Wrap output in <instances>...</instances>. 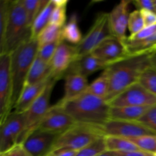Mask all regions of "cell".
Segmentation results:
<instances>
[{"mask_svg":"<svg viewBox=\"0 0 156 156\" xmlns=\"http://www.w3.org/2000/svg\"><path fill=\"white\" fill-rule=\"evenodd\" d=\"M154 53L146 52L129 55L105 69L109 79V90L105 98L108 103L125 89L138 82L142 73L152 66V56Z\"/></svg>","mask_w":156,"mask_h":156,"instance_id":"1","label":"cell"},{"mask_svg":"<svg viewBox=\"0 0 156 156\" xmlns=\"http://www.w3.org/2000/svg\"><path fill=\"white\" fill-rule=\"evenodd\" d=\"M77 123L103 128L110 120L111 105L88 92L64 103L57 102Z\"/></svg>","mask_w":156,"mask_h":156,"instance_id":"2","label":"cell"},{"mask_svg":"<svg viewBox=\"0 0 156 156\" xmlns=\"http://www.w3.org/2000/svg\"><path fill=\"white\" fill-rule=\"evenodd\" d=\"M31 39L30 27L21 0H11L9 20L5 37L0 41V55L11 53Z\"/></svg>","mask_w":156,"mask_h":156,"instance_id":"3","label":"cell"},{"mask_svg":"<svg viewBox=\"0 0 156 156\" xmlns=\"http://www.w3.org/2000/svg\"><path fill=\"white\" fill-rule=\"evenodd\" d=\"M38 49L37 40L31 38L10 53L11 73L14 86V107L24 89L30 67L37 56Z\"/></svg>","mask_w":156,"mask_h":156,"instance_id":"4","label":"cell"},{"mask_svg":"<svg viewBox=\"0 0 156 156\" xmlns=\"http://www.w3.org/2000/svg\"><path fill=\"white\" fill-rule=\"evenodd\" d=\"M105 136L101 127L76 123L73 126L60 134L52 152L58 149H68L78 152L98 139Z\"/></svg>","mask_w":156,"mask_h":156,"instance_id":"5","label":"cell"},{"mask_svg":"<svg viewBox=\"0 0 156 156\" xmlns=\"http://www.w3.org/2000/svg\"><path fill=\"white\" fill-rule=\"evenodd\" d=\"M59 80V79L53 76L41 95L37 98V100L30 105V108L25 112L23 113L25 126H24V131L20 140V144L24 141L25 137L32 130L36 129L40 122L42 120L50 108L51 106L50 105V101L52 92L55 85Z\"/></svg>","mask_w":156,"mask_h":156,"instance_id":"6","label":"cell"},{"mask_svg":"<svg viewBox=\"0 0 156 156\" xmlns=\"http://www.w3.org/2000/svg\"><path fill=\"white\" fill-rule=\"evenodd\" d=\"M14 86L10 53L0 55V124L13 111Z\"/></svg>","mask_w":156,"mask_h":156,"instance_id":"7","label":"cell"},{"mask_svg":"<svg viewBox=\"0 0 156 156\" xmlns=\"http://www.w3.org/2000/svg\"><path fill=\"white\" fill-rule=\"evenodd\" d=\"M110 36L112 34L108 23V13H100L80 44L75 46L76 59L92 53L98 44Z\"/></svg>","mask_w":156,"mask_h":156,"instance_id":"8","label":"cell"},{"mask_svg":"<svg viewBox=\"0 0 156 156\" xmlns=\"http://www.w3.org/2000/svg\"><path fill=\"white\" fill-rule=\"evenodd\" d=\"M24 114L12 111L0 124V153H5L16 145L24 131Z\"/></svg>","mask_w":156,"mask_h":156,"instance_id":"9","label":"cell"},{"mask_svg":"<svg viewBox=\"0 0 156 156\" xmlns=\"http://www.w3.org/2000/svg\"><path fill=\"white\" fill-rule=\"evenodd\" d=\"M60 134L35 129L21 143L30 156H48Z\"/></svg>","mask_w":156,"mask_h":156,"instance_id":"10","label":"cell"},{"mask_svg":"<svg viewBox=\"0 0 156 156\" xmlns=\"http://www.w3.org/2000/svg\"><path fill=\"white\" fill-rule=\"evenodd\" d=\"M109 105L111 107H150L156 105V95L137 82L118 94Z\"/></svg>","mask_w":156,"mask_h":156,"instance_id":"11","label":"cell"},{"mask_svg":"<svg viewBox=\"0 0 156 156\" xmlns=\"http://www.w3.org/2000/svg\"><path fill=\"white\" fill-rule=\"evenodd\" d=\"M74 119L57 103L50 107L36 129L62 134L74 126Z\"/></svg>","mask_w":156,"mask_h":156,"instance_id":"12","label":"cell"},{"mask_svg":"<svg viewBox=\"0 0 156 156\" xmlns=\"http://www.w3.org/2000/svg\"><path fill=\"white\" fill-rule=\"evenodd\" d=\"M105 136H114L126 139H133L143 136L156 135L153 131L139 121L110 120L102 128Z\"/></svg>","mask_w":156,"mask_h":156,"instance_id":"13","label":"cell"},{"mask_svg":"<svg viewBox=\"0 0 156 156\" xmlns=\"http://www.w3.org/2000/svg\"><path fill=\"white\" fill-rule=\"evenodd\" d=\"M91 53L108 66L129 55L123 41L113 35L104 40Z\"/></svg>","mask_w":156,"mask_h":156,"instance_id":"14","label":"cell"},{"mask_svg":"<svg viewBox=\"0 0 156 156\" xmlns=\"http://www.w3.org/2000/svg\"><path fill=\"white\" fill-rule=\"evenodd\" d=\"M76 59V51L75 46L62 40L50 62L52 76L59 79L64 78L67 70Z\"/></svg>","mask_w":156,"mask_h":156,"instance_id":"15","label":"cell"},{"mask_svg":"<svg viewBox=\"0 0 156 156\" xmlns=\"http://www.w3.org/2000/svg\"><path fill=\"white\" fill-rule=\"evenodd\" d=\"M130 2L123 0L116 5L108 13V23L113 36L123 40L126 37V31L129 21V4Z\"/></svg>","mask_w":156,"mask_h":156,"instance_id":"16","label":"cell"},{"mask_svg":"<svg viewBox=\"0 0 156 156\" xmlns=\"http://www.w3.org/2000/svg\"><path fill=\"white\" fill-rule=\"evenodd\" d=\"M65 86H64L63 98L59 101L64 103L73 100L85 93L89 85L87 78L75 73H68L64 76Z\"/></svg>","mask_w":156,"mask_h":156,"instance_id":"17","label":"cell"},{"mask_svg":"<svg viewBox=\"0 0 156 156\" xmlns=\"http://www.w3.org/2000/svg\"><path fill=\"white\" fill-rule=\"evenodd\" d=\"M107 67L108 66L105 62L100 60L92 53H90V54L85 55V56L76 59L70 66L66 73H78L83 76L84 77L88 78L95 72L101 69L105 70Z\"/></svg>","mask_w":156,"mask_h":156,"instance_id":"18","label":"cell"},{"mask_svg":"<svg viewBox=\"0 0 156 156\" xmlns=\"http://www.w3.org/2000/svg\"><path fill=\"white\" fill-rule=\"evenodd\" d=\"M53 76L47 80L41 82L35 85L24 87L20 95L19 98L17 101L13 111L19 114H23L30 107V105L37 100L38 97L44 91L47 85H48Z\"/></svg>","mask_w":156,"mask_h":156,"instance_id":"19","label":"cell"},{"mask_svg":"<svg viewBox=\"0 0 156 156\" xmlns=\"http://www.w3.org/2000/svg\"><path fill=\"white\" fill-rule=\"evenodd\" d=\"M51 76L52 70L50 62H45L37 56L27 75L24 87L44 82Z\"/></svg>","mask_w":156,"mask_h":156,"instance_id":"20","label":"cell"},{"mask_svg":"<svg viewBox=\"0 0 156 156\" xmlns=\"http://www.w3.org/2000/svg\"><path fill=\"white\" fill-rule=\"evenodd\" d=\"M149 107H111L110 120L138 121Z\"/></svg>","mask_w":156,"mask_h":156,"instance_id":"21","label":"cell"},{"mask_svg":"<svg viewBox=\"0 0 156 156\" xmlns=\"http://www.w3.org/2000/svg\"><path fill=\"white\" fill-rule=\"evenodd\" d=\"M129 55L152 52L156 53V33L143 40L134 41L126 37L123 40Z\"/></svg>","mask_w":156,"mask_h":156,"instance_id":"22","label":"cell"},{"mask_svg":"<svg viewBox=\"0 0 156 156\" xmlns=\"http://www.w3.org/2000/svg\"><path fill=\"white\" fill-rule=\"evenodd\" d=\"M62 39L73 46L79 45L83 39L76 14L72 15L62 28Z\"/></svg>","mask_w":156,"mask_h":156,"instance_id":"23","label":"cell"},{"mask_svg":"<svg viewBox=\"0 0 156 156\" xmlns=\"http://www.w3.org/2000/svg\"><path fill=\"white\" fill-rule=\"evenodd\" d=\"M56 6V0H50L48 4L40 12L31 27V38L37 39L41 32L50 23L52 14Z\"/></svg>","mask_w":156,"mask_h":156,"instance_id":"24","label":"cell"},{"mask_svg":"<svg viewBox=\"0 0 156 156\" xmlns=\"http://www.w3.org/2000/svg\"><path fill=\"white\" fill-rule=\"evenodd\" d=\"M107 150L118 153H126L140 150L129 139L114 136H105Z\"/></svg>","mask_w":156,"mask_h":156,"instance_id":"25","label":"cell"},{"mask_svg":"<svg viewBox=\"0 0 156 156\" xmlns=\"http://www.w3.org/2000/svg\"><path fill=\"white\" fill-rule=\"evenodd\" d=\"M108 90H109V79H108V73L105 69L95 80L89 84L87 92L105 100L108 95Z\"/></svg>","mask_w":156,"mask_h":156,"instance_id":"26","label":"cell"},{"mask_svg":"<svg viewBox=\"0 0 156 156\" xmlns=\"http://www.w3.org/2000/svg\"><path fill=\"white\" fill-rule=\"evenodd\" d=\"M50 0H21L30 27L40 12L47 6Z\"/></svg>","mask_w":156,"mask_h":156,"instance_id":"27","label":"cell"},{"mask_svg":"<svg viewBox=\"0 0 156 156\" xmlns=\"http://www.w3.org/2000/svg\"><path fill=\"white\" fill-rule=\"evenodd\" d=\"M62 27L51 24L47 26L37 37L39 46L49 44L62 38Z\"/></svg>","mask_w":156,"mask_h":156,"instance_id":"28","label":"cell"},{"mask_svg":"<svg viewBox=\"0 0 156 156\" xmlns=\"http://www.w3.org/2000/svg\"><path fill=\"white\" fill-rule=\"evenodd\" d=\"M106 150L105 136H103L78 151L76 156H98Z\"/></svg>","mask_w":156,"mask_h":156,"instance_id":"29","label":"cell"},{"mask_svg":"<svg viewBox=\"0 0 156 156\" xmlns=\"http://www.w3.org/2000/svg\"><path fill=\"white\" fill-rule=\"evenodd\" d=\"M139 83L148 91L156 95V68L153 66L146 69L140 76Z\"/></svg>","mask_w":156,"mask_h":156,"instance_id":"30","label":"cell"},{"mask_svg":"<svg viewBox=\"0 0 156 156\" xmlns=\"http://www.w3.org/2000/svg\"><path fill=\"white\" fill-rule=\"evenodd\" d=\"M67 4L68 1L66 0H56V6L52 14L50 24L63 27L66 23Z\"/></svg>","mask_w":156,"mask_h":156,"instance_id":"31","label":"cell"},{"mask_svg":"<svg viewBox=\"0 0 156 156\" xmlns=\"http://www.w3.org/2000/svg\"><path fill=\"white\" fill-rule=\"evenodd\" d=\"M140 150L147 153H156V135L143 136L137 138L129 139Z\"/></svg>","mask_w":156,"mask_h":156,"instance_id":"32","label":"cell"},{"mask_svg":"<svg viewBox=\"0 0 156 156\" xmlns=\"http://www.w3.org/2000/svg\"><path fill=\"white\" fill-rule=\"evenodd\" d=\"M144 27V20L141 11L136 9L135 11L129 13V21H128V29L130 33L129 36L136 34Z\"/></svg>","mask_w":156,"mask_h":156,"instance_id":"33","label":"cell"},{"mask_svg":"<svg viewBox=\"0 0 156 156\" xmlns=\"http://www.w3.org/2000/svg\"><path fill=\"white\" fill-rule=\"evenodd\" d=\"M62 40V38H60V39H58L53 42L49 43V44L39 46L37 52L38 57L41 58L45 62H50Z\"/></svg>","mask_w":156,"mask_h":156,"instance_id":"34","label":"cell"},{"mask_svg":"<svg viewBox=\"0 0 156 156\" xmlns=\"http://www.w3.org/2000/svg\"><path fill=\"white\" fill-rule=\"evenodd\" d=\"M11 0L0 1V41L3 40L5 34L10 11Z\"/></svg>","mask_w":156,"mask_h":156,"instance_id":"35","label":"cell"},{"mask_svg":"<svg viewBox=\"0 0 156 156\" xmlns=\"http://www.w3.org/2000/svg\"><path fill=\"white\" fill-rule=\"evenodd\" d=\"M138 121L156 133V105L149 107Z\"/></svg>","mask_w":156,"mask_h":156,"instance_id":"36","label":"cell"},{"mask_svg":"<svg viewBox=\"0 0 156 156\" xmlns=\"http://www.w3.org/2000/svg\"><path fill=\"white\" fill-rule=\"evenodd\" d=\"M156 33V24L154 25L149 26V27H145L141 31L139 32L133 36H129L128 37L130 40H134V41H139V40H143L149 37L152 36L154 34Z\"/></svg>","mask_w":156,"mask_h":156,"instance_id":"37","label":"cell"},{"mask_svg":"<svg viewBox=\"0 0 156 156\" xmlns=\"http://www.w3.org/2000/svg\"><path fill=\"white\" fill-rule=\"evenodd\" d=\"M132 2L137 10L154 12L155 9L154 0H134Z\"/></svg>","mask_w":156,"mask_h":156,"instance_id":"38","label":"cell"},{"mask_svg":"<svg viewBox=\"0 0 156 156\" xmlns=\"http://www.w3.org/2000/svg\"><path fill=\"white\" fill-rule=\"evenodd\" d=\"M3 156H30L22 144H18L5 153H0Z\"/></svg>","mask_w":156,"mask_h":156,"instance_id":"39","label":"cell"},{"mask_svg":"<svg viewBox=\"0 0 156 156\" xmlns=\"http://www.w3.org/2000/svg\"><path fill=\"white\" fill-rule=\"evenodd\" d=\"M144 20L145 27L156 24V14L154 12L150 11H141Z\"/></svg>","mask_w":156,"mask_h":156,"instance_id":"40","label":"cell"},{"mask_svg":"<svg viewBox=\"0 0 156 156\" xmlns=\"http://www.w3.org/2000/svg\"><path fill=\"white\" fill-rule=\"evenodd\" d=\"M76 151L68 149H58L52 152L48 156H76Z\"/></svg>","mask_w":156,"mask_h":156,"instance_id":"41","label":"cell"},{"mask_svg":"<svg viewBox=\"0 0 156 156\" xmlns=\"http://www.w3.org/2000/svg\"><path fill=\"white\" fill-rule=\"evenodd\" d=\"M120 156H153V155L143 152L141 150H137L134 152H126V153H120Z\"/></svg>","mask_w":156,"mask_h":156,"instance_id":"42","label":"cell"},{"mask_svg":"<svg viewBox=\"0 0 156 156\" xmlns=\"http://www.w3.org/2000/svg\"><path fill=\"white\" fill-rule=\"evenodd\" d=\"M98 156H120V153L115 152H111V151L106 150L105 152H103L102 154H101Z\"/></svg>","mask_w":156,"mask_h":156,"instance_id":"43","label":"cell"},{"mask_svg":"<svg viewBox=\"0 0 156 156\" xmlns=\"http://www.w3.org/2000/svg\"><path fill=\"white\" fill-rule=\"evenodd\" d=\"M152 64L154 67L156 68V53H154L152 56Z\"/></svg>","mask_w":156,"mask_h":156,"instance_id":"44","label":"cell"},{"mask_svg":"<svg viewBox=\"0 0 156 156\" xmlns=\"http://www.w3.org/2000/svg\"><path fill=\"white\" fill-rule=\"evenodd\" d=\"M154 5H155V9H154V12L156 14V0H154Z\"/></svg>","mask_w":156,"mask_h":156,"instance_id":"45","label":"cell"},{"mask_svg":"<svg viewBox=\"0 0 156 156\" xmlns=\"http://www.w3.org/2000/svg\"><path fill=\"white\" fill-rule=\"evenodd\" d=\"M153 156H156V153H155V154H154Z\"/></svg>","mask_w":156,"mask_h":156,"instance_id":"46","label":"cell"},{"mask_svg":"<svg viewBox=\"0 0 156 156\" xmlns=\"http://www.w3.org/2000/svg\"><path fill=\"white\" fill-rule=\"evenodd\" d=\"M0 156H3V155H0Z\"/></svg>","mask_w":156,"mask_h":156,"instance_id":"47","label":"cell"}]
</instances>
